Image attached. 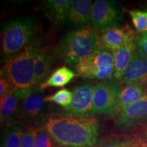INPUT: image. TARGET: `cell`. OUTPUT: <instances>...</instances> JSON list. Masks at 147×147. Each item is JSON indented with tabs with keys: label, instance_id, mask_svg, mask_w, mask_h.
Returning <instances> with one entry per match:
<instances>
[{
	"label": "cell",
	"instance_id": "obj_32",
	"mask_svg": "<svg viewBox=\"0 0 147 147\" xmlns=\"http://www.w3.org/2000/svg\"><path fill=\"white\" fill-rule=\"evenodd\" d=\"M146 11H147V10H146Z\"/></svg>",
	"mask_w": 147,
	"mask_h": 147
},
{
	"label": "cell",
	"instance_id": "obj_25",
	"mask_svg": "<svg viewBox=\"0 0 147 147\" xmlns=\"http://www.w3.org/2000/svg\"><path fill=\"white\" fill-rule=\"evenodd\" d=\"M99 147H132L130 136L117 138L107 141Z\"/></svg>",
	"mask_w": 147,
	"mask_h": 147
},
{
	"label": "cell",
	"instance_id": "obj_31",
	"mask_svg": "<svg viewBox=\"0 0 147 147\" xmlns=\"http://www.w3.org/2000/svg\"><path fill=\"white\" fill-rule=\"evenodd\" d=\"M134 147H138V146H134Z\"/></svg>",
	"mask_w": 147,
	"mask_h": 147
},
{
	"label": "cell",
	"instance_id": "obj_1",
	"mask_svg": "<svg viewBox=\"0 0 147 147\" xmlns=\"http://www.w3.org/2000/svg\"><path fill=\"white\" fill-rule=\"evenodd\" d=\"M59 147H97L100 124L94 117L52 116L45 126Z\"/></svg>",
	"mask_w": 147,
	"mask_h": 147
},
{
	"label": "cell",
	"instance_id": "obj_22",
	"mask_svg": "<svg viewBox=\"0 0 147 147\" xmlns=\"http://www.w3.org/2000/svg\"><path fill=\"white\" fill-rule=\"evenodd\" d=\"M36 147H59L45 127H36Z\"/></svg>",
	"mask_w": 147,
	"mask_h": 147
},
{
	"label": "cell",
	"instance_id": "obj_20",
	"mask_svg": "<svg viewBox=\"0 0 147 147\" xmlns=\"http://www.w3.org/2000/svg\"><path fill=\"white\" fill-rule=\"evenodd\" d=\"M24 131L18 123H8L3 131L1 145L3 147H21Z\"/></svg>",
	"mask_w": 147,
	"mask_h": 147
},
{
	"label": "cell",
	"instance_id": "obj_2",
	"mask_svg": "<svg viewBox=\"0 0 147 147\" xmlns=\"http://www.w3.org/2000/svg\"><path fill=\"white\" fill-rule=\"evenodd\" d=\"M39 41H33L25 49L3 62L1 76L20 90H35V59Z\"/></svg>",
	"mask_w": 147,
	"mask_h": 147
},
{
	"label": "cell",
	"instance_id": "obj_16",
	"mask_svg": "<svg viewBox=\"0 0 147 147\" xmlns=\"http://www.w3.org/2000/svg\"><path fill=\"white\" fill-rule=\"evenodd\" d=\"M137 47L136 40L129 42L119 50L113 52L115 58V71L113 78L115 81H121L125 71L129 65Z\"/></svg>",
	"mask_w": 147,
	"mask_h": 147
},
{
	"label": "cell",
	"instance_id": "obj_6",
	"mask_svg": "<svg viewBox=\"0 0 147 147\" xmlns=\"http://www.w3.org/2000/svg\"><path fill=\"white\" fill-rule=\"evenodd\" d=\"M121 91V86L111 80L95 84L93 97V115H115Z\"/></svg>",
	"mask_w": 147,
	"mask_h": 147
},
{
	"label": "cell",
	"instance_id": "obj_23",
	"mask_svg": "<svg viewBox=\"0 0 147 147\" xmlns=\"http://www.w3.org/2000/svg\"><path fill=\"white\" fill-rule=\"evenodd\" d=\"M132 23L138 32H147V11L133 10L129 11Z\"/></svg>",
	"mask_w": 147,
	"mask_h": 147
},
{
	"label": "cell",
	"instance_id": "obj_29",
	"mask_svg": "<svg viewBox=\"0 0 147 147\" xmlns=\"http://www.w3.org/2000/svg\"><path fill=\"white\" fill-rule=\"evenodd\" d=\"M142 147H147V144H145V145H144V146H142Z\"/></svg>",
	"mask_w": 147,
	"mask_h": 147
},
{
	"label": "cell",
	"instance_id": "obj_7",
	"mask_svg": "<svg viewBox=\"0 0 147 147\" xmlns=\"http://www.w3.org/2000/svg\"><path fill=\"white\" fill-rule=\"evenodd\" d=\"M113 117L115 126L121 131H138L147 124V93Z\"/></svg>",
	"mask_w": 147,
	"mask_h": 147
},
{
	"label": "cell",
	"instance_id": "obj_12",
	"mask_svg": "<svg viewBox=\"0 0 147 147\" xmlns=\"http://www.w3.org/2000/svg\"><path fill=\"white\" fill-rule=\"evenodd\" d=\"M47 113V105L45 97L32 92L22 100L18 116L21 118L35 120L42 118Z\"/></svg>",
	"mask_w": 147,
	"mask_h": 147
},
{
	"label": "cell",
	"instance_id": "obj_26",
	"mask_svg": "<svg viewBox=\"0 0 147 147\" xmlns=\"http://www.w3.org/2000/svg\"><path fill=\"white\" fill-rule=\"evenodd\" d=\"M35 135H36V127H29L27 130L24 131L22 137L21 147H36Z\"/></svg>",
	"mask_w": 147,
	"mask_h": 147
},
{
	"label": "cell",
	"instance_id": "obj_8",
	"mask_svg": "<svg viewBox=\"0 0 147 147\" xmlns=\"http://www.w3.org/2000/svg\"><path fill=\"white\" fill-rule=\"evenodd\" d=\"M120 21L121 11L115 1L97 0L93 3L91 24L97 32L117 26Z\"/></svg>",
	"mask_w": 147,
	"mask_h": 147
},
{
	"label": "cell",
	"instance_id": "obj_9",
	"mask_svg": "<svg viewBox=\"0 0 147 147\" xmlns=\"http://www.w3.org/2000/svg\"><path fill=\"white\" fill-rule=\"evenodd\" d=\"M95 84L83 82L75 87L71 104L65 108V115L91 117L93 113V97Z\"/></svg>",
	"mask_w": 147,
	"mask_h": 147
},
{
	"label": "cell",
	"instance_id": "obj_10",
	"mask_svg": "<svg viewBox=\"0 0 147 147\" xmlns=\"http://www.w3.org/2000/svg\"><path fill=\"white\" fill-rule=\"evenodd\" d=\"M136 38L135 32L131 27L117 25L100 32L99 47L115 52Z\"/></svg>",
	"mask_w": 147,
	"mask_h": 147
},
{
	"label": "cell",
	"instance_id": "obj_13",
	"mask_svg": "<svg viewBox=\"0 0 147 147\" xmlns=\"http://www.w3.org/2000/svg\"><path fill=\"white\" fill-rule=\"evenodd\" d=\"M70 0H47L42 1L41 7L49 21L55 27L67 21Z\"/></svg>",
	"mask_w": 147,
	"mask_h": 147
},
{
	"label": "cell",
	"instance_id": "obj_24",
	"mask_svg": "<svg viewBox=\"0 0 147 147\" xmlns=\"http://www.w3.org/2000/svg\"><path fill=\"white\" fill-rule=\"evenodd\" d=\"M132 147H142L147 144V124L130 136Z\"/></svg>",
	"mask_w": 147,
	"mask_h": 147
},
{
	"label": "cell",
	"instance_id": "obj_30",
	"mask_svg": "<svg viewBox=\"0 0 147 147\" xmlns=\"http://www.w3.org/2000/svg\"><path fill=\"white\" fill-rule=\"evenodd\" d=\"M0 147H3V146H2V145H1V146H0Z\"/></svg>",
	"mask_w": 147,
	"mask_h": 147
},
{
	"label": "cell",
	"instance_id": "obj_3",
	"mask_svg": "<svg viewBox=\"0 0 147 147\" xmlns=\"http://www.w3.org/2000/svg\"><path fill=\"white\" fill-rule=\"evenodd\" d=\"M38 27L36 18L30 16H17L5 22L1 34L3 62L34 41Z\"/></svg>",
	"mask_w": 147,
	"mask_h": 147
},
{
	"label": "cell",
	"instance_id": "obj_15",
	"mask_svg": "<svg viewBox=\"0 0 147 147\" xmlns=\"http://www.w3.org/2000/svg\"><path fill=\"white\" fill-rule=\"evenodd\" d=\"M93 3L91 0H73L69 7L67 21L76 29L88 26L91 23Z\"/></svg>",
	"mask_w": 147,
	"mask_h": 147
},
{
	"label": "cell",
	"instance_id": "obj_14",
	"mask_svg": "<svg viewBox=\"0 0 147 147\" xmlns=\"http://www.w3.org/2000/svg\"><path fill=\"white\" fill-rule=\"evenodd\" d=\"M34 90H20L16 89L13 93L1 99L0 117L1 122L10 123L15 115H18L22 100Z\"/></svg>",
	"mask_w": 147,
	"mask_h": 147
},
{
	"label": "cell",
	"instance_id": "obj_5",
	"mask_svg": "<svg viewBox=\"0 0 147 147\" xmlns=\"http://www.w3.org/2000/svg\"><path fill=\"white\" fill-rule=\"evenodd\" d=\"M74 68L77 76L82 78L108 81L114 76V53L97 47Z\"/></svg>",
	"mask_w": 147,
	"mask_h": 147
},
{
	"label": "cell",
	"instance_id": "obj_21",
	"mask_svg": "<svg viewBox=\"0 0 147 147\" xmlns=\"http://www.w3.org/2000/svg\"><path fill=\"white\" fill-rule=\"evenodd\" d=\"M72 92L67 89L59 90L53 95L45 97L46 102H53L63 108L67 107L71 104L72 100Z\"/></svg>",
	"mask_w": 147,
	"mask_h": 147
},
{
	"label": "cell",
	"instance_id": "obj_11",
	"mask_svg": "<svg viewBox=\"0 0 147 147\" xmlns=\"http://www.w3.org/2000/svg\"><path fill=\"white\" fill-rule=\"evenodd\" d=\"M121 83L125 86L134 84H147V57L138 47Z\"/></svg>",
	"mask_w": 147,
	"mask_h": 147
},
{
	"label": "cell",
	"instance_id": "obj_28",
	"mask_svg": "<svg viewBox=\"0 0 147 147\" xmlns=\"http://www.w3.org/2000/svg\"><path fill=\"white\" fill-rule=\"evenodd\" d=\"M136 44L139 50L147 57V32L137 36Z\"/></svg>",
	"mask_w": 147,
	"mask_h": 147
},
{
	"label": "cell",
	"instance_id": "obj_18",
	"mask_svg": "<svg viewBox=\"0 0 147 147\" xmlns=\"http://www.w3.org/2000/svg\"><path fill=\"white\" fill-rule=\"evenodd\" d=\"M147 93V84H129L122 88L116 114L120 113L134 104Z\"/></svg>",
	"mask_w": 147,
	"mask_h": 147
},
{
	"label": "cell",
	"instance_id": "obj_17",
	"mask_svg": "<svg viewBox=\"0 0 147 147\" xmlns=\"http://www.w3.org/2000/svg\"><path fill=\"white\" fill-rule=\"evenodd\" d=\"M52 57L50 52L40 45L35 59V87H39L45 82L51 71Z\"/></svg>",
	"mask_w": 147,
	"mask_h": 147
},
{
	"label": "cell",
	"instance_id": "obj_27",
	"mask_svg": "<svg viewBox=\"0 0 147 147\" xmlns=\"http://www.w3.org/2000/svg\"><path fill=\"white\" fill-rule=\"evenodd\" d=\"M16 87L9 81L8 79L4 76H1V78H0V97L1 99L13 93Z\"/></svg>",
	"mask_w": 147,
	"mask_h": 147
},
{
	"label": "cell",
	"instance_id": "obj_4",
	"mask_svg": "<svg viewBox=\"0 0 147 147\" xmlns=\"http://www.w3.org/2000/svg\"><path fill=\"white\" fill-rule=\"evenodd\" d=\"M100 33L88 25L66 34L57 47L59 57L67 65L74 67L99 47Z\"/></svg>",
	"mask_w": 147,
	"mask_h": 147
},
{
	"label": "cell",
	"instance_id": "obj_19",
	"mask_svg": "<svg viewBox=\"0 0 147 147\" xmlns=\"http://www.w3.org/2000/svg\"><path fill=\"white\" fill-rule=\"evenodd\" d=\"M76 76V74L67 66H62L53 71L45 82L40 84L38 88L42 90L49 87H63Z\"/></svg>",
	"mask_w": 147,
	"mask_h": 147
}]
</instances>
